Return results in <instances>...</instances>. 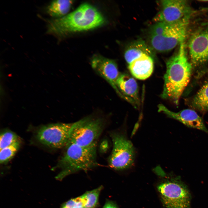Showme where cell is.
Instances as JSON below:
<instances>
[{"instance_id": "obj_20", "label": "cell", "mask_w": 208, "mask_h": 208, "mask_svg": "<svg viewBox=\"0 0 208 208\" xmlns=\"http://www.w3.org/2000/svg\"><path fill=\"white\" fill-rule=\"evenodd\" d=\"M19 140L18 137L13 132L10 131L3 132L0 135V150Z\"/></svg>"}, {"instance_id": "obj_10", "label": "cell", "mask_w": 208, "mask_h": 208, "mask_svg": "<svg viewBox=\"0 0 208 208\" xmlns=\"http://www.w3.org/2000/svg\"><path fill=\"white\" fill-rule=\"evenodd\" d=\"M188 48L190 62L198 66L208 62V23L198 28L192 34Z\"/></svg>"}, {"instance_id": "obj_18", "label": "cell", "mask_w": 208, "mask_h": 208, "mask_svg": "<svg viewBox=\"0 0 208 208\" xmlns=\"http://www.w3.org/2000/svg\"><path fill=\"white\" fill-rule=\"evenodd\" d=\"M103 187L86 192L80 196L83 206L85 208H95L98 203L99 194Z\"/></svg>"}, {"instance_id": "obj_7", "label": "cell", "mask_w": 208, "mask_h": 208, "mask_svg": "<svg viewBox=\"0 0 208 208\" xmlns=\"http://www.w3.org/2000/svg\"><path fill=\"white\" fill-rule=\"evenodd\" d=\"M166 208H190L191 196L186 185L178 178L157 187Z\"/></svg>"}, {"instance_id": "obj_21", "label": "cell", "mask_w": 208, "mask_h": 208, "mask_svg": "<svg viewBox=\"0 0 208 208\" xmlns=\"http://www.w3.org/2000/svg\"><path fill=\"white\" fill-rule=\"evenodd\" d=\"M82 206H83L80 196L68 200L63 204L61 208H76Z\"/></svg>"}, {"instance_id": "obj_3", "label": "cell", "mask_w": 208, "mask_h": 208, "mask_svg": "<svg viewBox=\"0 0 208 208\" xmlns=\"http://www.w3.org/2000/svg\"><path fill=\"white\" fill-rule=\"evenodd\" d=\"M96 146L97 142L85 146L68 144L65 147V152L56 166L61 171L56 178L61 180L66 176L78 171L96 166Z\"/></svg>"}, {"instance_id": "obj_14", "label": "cell", "mask_w": 208, "mask_h": 208, "mask_svg": "<svg viewBox=\"0 0 208 208\" xmlns=\"http://www.w3.org/2000/svg\"><path fill=\"white\" fill-rule=\"evenodd\" d=\"M151 56L143 54L129 64V69L132 75L140 80H145L152 74L154 68Z\"/></svg>"}, {"instance_id": "obj_5", "label": "cell", "mask_w": 208, "mask_h": 208, "mask_svg": "<svg viewBox=\"0 0 208 208\" xmlns=\"http://www.w3.org/2000/svg\"><path fill=\"white\" fill-rule=\"evenodd\" d=\"M105 122L103 118L90 115L73 123L68 144L85 146L97 142L104 129Z\"/></svg>"}, {"instance_id": "obj_4", "label": "cell", "mask_w": 208, "mask_h": 208, "mask_svg": "<svg viewBox=\"0 0 208 208\" xmlns=\"http://www.w3.org/2000/svg\"><path fill=\"white\" fill-rule=\"evenodd\" d=\"M189 22L156 23L150 31V46L159 52L170 51L184 42Z\"/></svg>"}, {"instance_id": "obj_13", "label": "cell", "mask_w": 208, "mask_h": 208, "mask_svg": "<svg viewBox=\"0 0 208 208\" xmlns=\"http://www.w3.org/2000/svg\"><path fill=\"white\" fill-rule=\"evenodd\" d=\"M116 86L127 101L136 108L140 105L138 88L135 79L129 75L120 73L116 81Z\"/></svg>"}, {"instance_id": "obj_16", "label": "cell", "mask_w": 208, "mask_h": 208, "mask_svg": "<svg viewBox=\"0 0 208 208\" xmlns=\"http://www.w3.org/2000/svg\"><path fill=\"white\" fill-rule=\"evenodd\" d=\"M72 0L52 1L45 8V12L53 19L62 18L68 14L73 3Z\"/></svg>"}, {"instance_id": "obj_22", "label": "cell", "mask_w": 208, "mask_h": 208, "mask_svg": "<svg viewBox=\"0 0 208 208\" xmlns=\"http://www.w3.org/2000/svg\"><path fill=\"white\" fill-rule=\"evenodd\" d=\"M102 208H118L116 204L110 201H107Z\"/></svg>"}, {"instance_id": "obj_8", "label": "cell", "mask_w": 208, "mask_h": 208, "mask_svg": "<svg viewBox=\"0 0 208 208\" xmlns=\"http://www.w3.org/2000/svg\"><path fill=\"white\" fill-rule=\"evenodd\" d=\"M161 7L153 18L156 23L189 22L194 13L189 3L185 0H163Z\"/></svg>"}, {"instance_id": "obj_9", "label": "cell", "mask_w": 208, "mask_h": 208, "mask_svg": "<svg viewBox=\"0 0 208 208\" xmlns=\"http://www.w3.org/2000/svg\"><path fill=\"white\" fill-rule=\"evenodd\" d=\"M73 123H57L43 126L38 131L36 137L42 144L50 147L60 148L68 143Z\"/></svg>"}, {"instance_id": "obj_1", "label": "cell", "mask_w": 208, "mask_h": 208, "mask_svg": "<svg viewBox=\"0 0 208 208\" xmlns=\"http://www.w3.org/2000/svg\"><path fill=\"white\" fill-rule=\"evenodd\" d=\"M47 34L57 38L72 33L88 31L104 25L106 20L95 7L83 3L72 12L57 19L47 20Z\"/></svg>"}, {"instance_id": "obj_19", "label": "cell", "mask_w": 208, "mask_h": 208, "mask_svg": "<svg viewBox=\"0 0 208 208\" xmlns=\"http://www.w3.org/2000/svg\"><path fill=\"white\" fill-rule=\"evenodd\" d=\"M21 144L20 140L0 150V162L1 164L6 163L14 156L19 148Z\"/></svg>"}, {"instance_id": "obj_11", "label": "cell", "mask_w": 208, "mask_h": 208, "mask_svg": "<svg viewBox=\"0 0 208 208\" xmlns=\"http://www.w3.org/2000/svg\"><path fill=\"white\" fill-rule=\"evenodd\" d=\"M90 63L96 73L107 81L120 97L125 100L116 86V80L120 73L115 61L100 55L95 54L91 59Z\"/></svg>"}, {"instance_id": "obj_17", "label": "cell", "mask_w": 208, "mask_h": 208, "mask_svg": "<svg viewBox=\"0 0 208 208\" xmlns=\"http://www.w3.org/2000/svg\"><path fill=\"white\" fill-rule=\"evenodd\" d=\"M190 104L192 108L200 112H208V80L192 98Z\"/></svg>"}, {"instance_id": "obj_6", "label": "cell", "mask_w": 208, "mask_h": 208, "mask_svg": "<svg viewBox=\"0 0 208 208\" xmlns=\"http://www.w3.org/2000/svg\"><path fill=\"white\" fill-rule=\"evenodd\" d=\"M113 148L108 159L109 166L116 170H124L134 164L136 151L126 131L112 132L110 133Z\"/></svg>"}, {"instance_id": "obj_12", "label": "cell", "mask_w": 208, "mask_h": 208, "mask_svg": "<svg viewBox=\"0 0 208 208\" xmlns=\"http://www.w3.org/2000/svg\"><path fill=\"white\" fill-rule=\"evenodd\" d=\"M158 107V112L165 114L168 117L177 120L188 127L200 130L208 133V130L203 120L194 110L186 109L178 112H174L162 104L159 105Z\"/></svg>"}, {"instance_id": "obj_15", "label": "cell", "mask_w": 208, "mask_h": 208, "mask_svg": "<svg viewBox=\"0 0 208 208\" xmlns=\"http://www.w3.org/2000/svg\"><path fill=\"white\" fill-rule=\"evenodd\" d=\"M153 49L142 40H136L130 44L124 53V57L129 64L143 54L153 57Z\"/></svg>"}, {"instance_id": "obj_2", "label": "cell", "mask_w": 208, "mask_h": 208, "mask_svg": "<svg viewBox=\"0 0 208 208\" xmlns=\"http://www.w3.org/2000/svg\"><path fill=\"white\" fill-rule=\"evenodd\" d=\"M166 67L161 97L178 105L180 97L190 81L193 68L187 57L184 42L180 44L177 52L167 60Z\"/></svg>"}]
</instances>
